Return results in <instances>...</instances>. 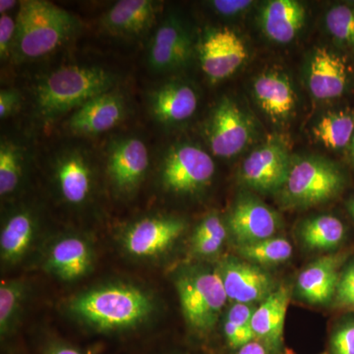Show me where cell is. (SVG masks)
Wrapping results in <instances>:
<instances>
[{
	"label": "cell",
	"mask_w": 354,
	"mask_h": 354,
	"mask_svg": "<svg viewBox=\"0 0 354 354\" xmlns=\"http://www.w3.org/2000/svg\"><path fill=\"white\" fill-rule=\"evenodd\" d=\"M115 81L113 73L101 67L68 65L55 70L35 87L37 116L44 122L57 120L109 92Z\"/></svg>",
	"instance_id": "obj_1"
},
{
	"label": "cell",
	"mask_w": 354,
	"mask_h": 354,
	"mask_svg": "<svg viewBox=\"0 0 354 354\" xmlns=\"http://www.w3.org/2000/svg\"><path fill=\"white\" fill-rule=\"evenodd\" d=\"M16 24L12 53L17 62L50 55L68 41L80 26L73 14L43 0L21 1Z\"/></svg>",
	"instance_id": "obj_2"
},
{
	"label": "cell",
	"mask_w": 354,
	"mask_h": 354,
	"mask_svg": "<svg viewBox=\"0 0 354 354\" xmlns=\"http://www.w3.org/2000/svg\"><path fill=\"white\" fill-rule=\"evenodd\" d=\"M70 311L83 322L101 330L134 327L153 311V302L132 286L111 285L88 290L74 298Z\"/></svg>",
	"instance_id": "obj_3"
},
{
	"label": "cell",
	"mask_w": 354,
	"mask_h": 354,
	"mask_svg": "<svg viewBox=\"0 0 354 354\" xmlns=\"http://www.w3.org/2000/svg\"><path fill=\"white\" fill-rule=\"evenodd\" d=\"M348 177L339 165L318 156L292 158L281 202L290 208H307L335 199L346 188Z\"/></svg>",
	"instance_id": "obj_4"
},
{
	"label": "cell",
	"mask_w": 354,
	"mask_h": 354,
	"mask_svg": "<svg viewBox=\"0 0 354 354\" xmlns=\"http://www.w3.org/2000/svg\"><path fill=\"white\" fill-rule=\"evenodd\" d=\"M176 286L188 325L199 333L213 330L227 300L218 269L188 268L179 272Z\"/></svg>",
	"instance_id": "obj_5"
},
{
	"label": "cell",
	"mask_w": 354,
	"mask_h": 354,
	"mask_svg": "<svg viewBox=\"0 0 354 354\" xmlns=\"http://www.w3.org/2000/svg\"><path fill=\"white\" fill-rule=\"evenodd\" d=\"M215 171V162L206 151L194 144L183 143L172 146L165 153L160 177L165 189L188 195L205 189Z\"/></svg>",
	"instance_id": "obj_6"
},
{
	"label": "cell",
	"mask_w": 354,
	"mask_h": 354,
	"mask_svg": "<svg viewBox=\"0 0 354 354\" xmlns=\"http://www.w3.org/2000/svg\"><path fill=\"white\" fill-rule=\"evenodd\" d=\"M255 125L248 113L232 97H221L209 114L205 135L216 157L232 158L245 150L255 137Z\"/></svg>",
	"instance_id": "obj_7"
},
{
	"label": "cell",
	"mask_w": 354,
	"mask_h": 354,
	"mask_svg": "<svg viewBox=\"0 0 354 354\" xmlns=\"http://www.w3.org/2000/svg\"><path fill=\"white\" fill-rule=\"evenodd\" d=\"M198 58L205 75L218 82L234 75L248 58L241 35L228 27H208L198 43Z\"/></svg>",
	"instance_id": "obj_8"
},
{
	"label": "cell",
	"mask_w": 354,
	"mask_h": 354,
	"mask_svg": "<svg viewBox=\"0 0 354 354\" xmlns=\"http://www.w3.org/2000/svg\"><path fill=\"white\" fill-rule=\"evenodd\" d=\"M305 82L318 101H332L348 94L353 85V71L342 53L319 46L305 65Z\"/></svg>",
	"instance_id": "obj_9"
},
{
	"label": "cell",
	"mask_w": 354,
	"mask_h": 354,
	"mask_svg": "<svg viewBox=\"0 0 354 354\" xmlns=\"http://www.w3.org/2000/svg\"><path fill=\"white\" fill-rule=\"evenodd\" d=\"M291 160L288 147L279 139H271L247 156L239 171L242 183L261 193H277L283 188Z\"/></svg>",
	"instance_id": "obj_10"
},
{
	"label": "cell",
	"mask_w": 354,
	"mask_h": 354,
	"mask_svg": "<svg viewBox=\"0 0 354 354\" xmlns=\"http://www.w3.org/2000/svg\"><path fill=\"white\" fill-rule=\"evenodd\" d=\"M227 299L234 304H254L263 302L276 290V281L259 265L244 259L230 257L218 268Z\"/></svg>",
	"instance_id": "obj_11"
},
{
	"label": "cell",
	"mask_w": 354,
	"mask_h": 354,
	"mask_svg": "<svg viewBox=\"0 0 354 354\" xmlns=\"http://www.w3.org/2000/svg\"><path fill=\"white\" fill-rule=\"evenodd\" d=\"M279 227V214L252 195H241L228 216L227 230L237 246L274 237Z\"/></svg>",
	"instance_id": "obj_12"
},
{
	"label": "cell",
	"mask_w": 354,
	"mask_h": 354,
	"mask_svg": "<svg viewBox=\"0 0 354 354\" xmlns=\"http://www.w3.org/2000/svg\"><path fill=\"white\" fill-rule=\"evenodd\" d=\"M192 37L179 18L169 16L158 28L149 46L148 62L157 72L176 71L189 64Z\"/></svg>",
	"instance_id": "obj_13"
},
{
	"label": "cell",
	"mask_w": 354,
	"mask_h": 354,
	"mask_svg": "<svg viewBox=\"0 0 354 354\" xmlns=\"http://www.w3.org/2000/svg\"><path fill=\"white\" fill-rule=\"evenodd\" d=\"M150 165L146 144L137 137H125L109 147L108 174L114 189L129 195L138 188Z\"/></svg>",
	"instance_id": "obj_14"
},
{
	"label": "cell",
	"mask_w": 354,
	"mask_h": 354,
	"mask_svg": "<svg viewBox=\"0 0 354 354\" xmlns=\"http://www.w3.org/2000/svg\"><path fill=\"white\" fill-rule=\"evenodd\" d=\"M184 221L174 216H150L133 223L124 236L128 253L146 258L165 252L183 234Z\"/></svg>",
	"instance_id": "obj_15"
},
{
	"label": "cell",
	"mask_w": 354,
	"mask_h": 354,
	"mask_svg": "<svg viewBox=\"0 0 354 354\" xmlns=\"http://www.w3.org/2000/svg\"><path fill=\"white\" fill-rule=\"evenodd\" d=\"M127 115L124 97L114 90L91 100L74 111L67 129L78 136H93L118 127Z\"/></svg>",
	"instance_id": "obj_16"
},
{
	"label": "cell",
	"mask_w": 354,
	"mask_h": 354,
	"mask_svg": "<svg viewBox=\"0 0 354 354\" xmlns=\"http://www.w3.org/2000/svg\"><path fill=\"white\" fill-rule=\"evenodd\" d=\"M252 94L263 113L274 122L290 120L297 109L292 80L283 70L271 68L260 73L253 80Z\"/></svg>",
	"instance_id": "obj_17"
},
{
	"label": "cell",
	"mask_w": 354,
	"mask_h": 354,
	"mask_svg": "<svg viewBox=\"0 0 354 354\" xmlns=\"http://www.w3.org/2000/svg\"><path fill=\"white\" fill-rule=\"evenodd\" d=\"M55 179L60 196L70 205L88 201L94 187V172L86 153L71 149L55 160Z\"/></svg>",
	"instance_id": "obj_18"
},
{
	"label": "cell",
	"mask_w": 354,
	"mask_h": 354,
	"mask_svg": "<svg viewBox=\"0 0 354 354\" xmlns=\"http://www.w3.org/2000/svg\"><path fill=\"white\" fill-rule=\"evenodd\" d=\"M290 297L288 286H279L254 311L251 321L254 337L264 344L269 353H279L283 348V328Z\"/></svg>",
	"instance_id": "obj_19"
},
{
	"label": "cell",
	"mask_w": 354,
	"mask_h": 354,
	"mask_svg": "<svg viewBox=\"0 0 354 354\" xmlns=\"http://www.w3.org/2000/svg\"><path fill=\"white\" fill-rule=\"evenodd\" d=\"M197 108L196 90L185 81L162 84L150 95L151 111L153 118L162 124L183 123L194 115Z\"/></svg>",
	"instance_id": "obj_20"
},
{
	"label": "cell",
	"mask_w": 354,
	"mask_h": 354,
	"mask_svg": "<svg viewBox=\"0 0 354 354\" xmlns=\"http://www.w3.org/2000/svg\"><path fill=\"white\" fill-rule=\"evenodd\" d=\"M306 9L295 0H271L260 9L259 26L272 43L288 44L297 39L306 21Z\"/></svg>",
	"instance_id": "obj_21"
},
{
	"label": "cell",
	"mask_w": 354,
	"mask_h": 354,
	"mask_svg": "<svg viewBox=\"0 0 354 354\" xmlns=\"http://www.w3.org/2000/svg\"><path fill=\"white\" fill-rule=\"evenodd\" d=\"M158 12L152 0H120L104 14L101 23L113 36L138 38L152 27Z\"/></svg>",
	"instance_id": "obj_22"
},
{
	"label": "cell",
	"mask_w": 354,
	"mask_h": 354,
	"mask_svg": "<svg viewBox=\"0 0 354 354\" xmlns=\"http://www.w3.org/2000/svg\"><path fill=\"white\" fill-rule=\"evenodd\" d=\"M344 255L324 256L307 266L297 278L300 297L311 304H326L335 298Z\"/></svg>",
	"instance_id": "obj_23"
},
{
	"label": "cell",
	"mask_w": 354,
	"mask_h": 354,
	"mask_svg": "<svg viewBox=\"0 0 354 354\" xmlns=\"http://www.w3.org/2000/svg\"><path fill=\"white\" fill-rule=\"evenodd\" d=\"M92 265V249L80 237L60 239L51 247L48 256V269L64 281H73L85 276Z\"/></svg>",
	"instance_id": "obj_24"
},
{
	"label": "cell",
	"mask_w": 354,
	"mask_h": 354,
	"mask_svg": "<svg viewBox=\"0 0 354 354\" xmlns=\"http://www.w3.org/2000/svg\"><path fill=\"white\" fill-rule=\"evenodd\" d=\"M36 227L34 216L27 209L15 212L7 218L0 235V253L4 262H18L27 253Z\"/></svg>",
	"instance_id": "obj_25"
},
{
	"label": "cell",
	"mask_w": 354,
	"mask_h": 354,
	"mask_svg": "<svg viewBox=\"0 0 354 354\" xmlns=\"http://www.w3.org/2000/svg\"><path fill=\"white\" fill-rule=\"evenodd\" d=\"M354 133V109L329 111L312 128L314 139L333 151L346 150Z\"/></svg>",
	"instance_id": "obj_26"
},
{
	"label": "cell",
	"mask_w": 354,
	"mask_h": 354,
	"mask_svg": "<svg viewBox=\"0 0 354 354\" xmlns=\"http://www.w3.org/2000/svg\"><path fill=\"white\" fill-rule=\"evenodd\" d=\"M299 235L304 245L311 250H332L346 239V227L337 216L320 215L305 221Z\"/></svg>",
	"instance_id": "obj_27"
},
{
	"label": "cell",
	"mask_w": 354,
	"mask_h": 354,
	"mask_svg": "<svg viewBox=\"0 0 354 354\" xmlns=\"http://www.w3.org/2000/svg\"><path fill=\"white\" fill-rule=\"evenodd\" d=\"M325 27L337 48L354 53V1L333 4L325 14Z\"/></svg>",
	"instance_id": "obj_28"
},
{
	"label": "cell",
	"mask_w": 354,
	"mask_h": 354,
	"mask_svg": "<svg viewBox=\"0 0 354 354\" xmlns=\"http://www.w3.org/2000/svg\"><path fill=\"white\" fill-rule=\"evenodd\" d=\"M242 259L259 266L277 265L286 262L292 255V246L283 237H271L252 244L237 246Z\"/></svg>",
	"instance_id": "obj_29"
},
{
	"label": "cell",
	"mask_w": 354,
	"mask_h": 354,
	"mask_svg": "<svg viewBox=\"0 0 354 354\" xmlns=\"http://www.w3.org/2000/svg\"><path fill=\"white\" fill-rule=\"evenodd\" d=\"M24 153L20 146L8 140L0 144V194H12L20 185L24 174Z\"/></svg>",
	"instance_id": "obj_30"
},
{
	"label": "cell",
	"mask_w": 354,
	"mask_h": 354,
	"mask_svg": "<svg viewBox=\"0 0 354 354\" xmlns=\"http://www.w3.org/2000/svg\"><path fill=\"white\" fill-rule=\"evenodd\" d=\"M255 309L252 304H234L228 309L223 322V333L232 348H241L255 339L251 327Z\"/></svg>",
	"instance_id": "obj_31"
},
{
	"label": "cell",
	"mask_w": 354,
	"mask_h": 354,
	"mask_svg": "<svg viewBox=\"0 0 354 354\" xmlns=\"http://www.w3.org/2000/svg\"><path fill=\"white\" fill-rule=\"evenodd\" d=\"M227 228L218 214L205 216L193 232L191 244L194 253L201 256L215 255L221 250Z\"/></svg>",
	"instance_id": "obj_32"
},
{
	"label": "cell",
	"mask_w": 354,
	"mask_h": 354,
	"mask_svg": "<svg viewBox=\"0 0 354 354\" xmlns=\"http://www.w3.org/2000/svg\"><path fill=\"white\" fill-rule=\"evenodd\" d=\"M25 295L24 283L2 281L0 286V333L6 335L12 329Z\"/></svg>",
	"instance_id": "obj_33"
},
{
	"label": "cell",
	"mask_w": 354,
	"mask_h": 354,
	"mask_svg": "<svg viewBox=\"0 0 354 354\" xmlns=\"http://www.w3.org/2000/svg\"><path fill=\"white\" fill-rule=\"evenodd\" d=\"M330 354H354V317L335 327L330 335Z\"/></svg>",
	"instance_id": "obj_34"
},
{
	"label": "cell",
	"mask_w": 354,
	"mask_h": 354,
	"mask_svg": "<svg viewBox=\"0 0 354 354\" xmlns=\"http://www.w3.org/2000/svg\"><path fill=\"white\" fill-rule=\"evenodd\" d=\"M335 301L337 306L354 308V258L339 272Z\"/></svg>",
	"instance_id": "obj_35"
},
{
	"label": "cell",
	"mask_w": 354,
	"mask_h": 354,
	"mask_svg": "<svg viewBox=\"0 0 354 354\" xmlns=\"http://www.w3.org/2000/svg\"><path fill=\"white\" fill-rule=\"evenodd\" d=\"M16 19L3 14L0 17V57L6 60L12 53L14 41L16 36Z\"/></svg>",
	"instance_id": "obj_36"
},
{
	"label": "cell",
	"mask_w": 354,
	"mask_h": 354,
	"mask_svg": "<svg viewBox=\"0 0 354 354\" xmlns=\"http://www.w3.org/2000/svg\"><path fill=\"white\" fill-rule=\"evenodd\" d=\"M209 6L223 17L234 18L247 12L255 4L251 0H214Z\"/></svg>",
	"instance_id": "obj_37"
},
{
	"label": "cell",
	"mask_w": 354,
	"mask_h": 354,
	"mask_svg": "<svg viewBox=\"0 0 354 354\" xmlns=\"http://www.w3.org/2000/svg\"><path fill=\"white\" fill-rule=\"evenodd\" d=\"M21 95L14 88H4L0 92V118L6 120L19 109Z\"/></svg>",
	"instance_id": "obj_38"
},
{
	"label": "cell",
	"mask_w": 354,
	"mask_h": 354,
	"mask_svg": "<svg viewBox=\"0 0 354 354\" xmlns=\"http://www.w3.org/2000/svg\"><path fill=\"white\" fill-rule=\"evenodd\" d=\"M269 351L266 348L264 344H261L260 342L254 341L248 342L245 346H241L239 348L236 354H268Z\"/></svg>",
	"instance_id": "obj_39"
},
{
	"label": "cell",
	"mask_w": 354,
	"mask_h": 354,
	"mask_svg": "<svg viewBox=\"0 0 354 354\" xmlns=\"http://www.w3.org/2000/svg\"><path fill=\"white\" fill-rule=\"evenodd\" d=\"M48 354H90L84 353L80 349L73 348V346H66V344H57L53 348L48 349Z\"/></svg>",
	"instance_id": "obj_40"
},
{
	"label": "cell",
	"mask_w": 354,
	"mask_h": 354,
	"mask_svg": "<svg viewBox=\"0 0 354 354\" xmlns=\"http://www.w3.org/2000/svg\"><path fill=\"white\" fill-rule=\"evenodd\" d=\"M17 4V1H12V0H1L0 1V14L3 15V14H6L8 11H10L11 9L14 8Z\"/></svg>",
	"instance_id": "obj_41"
},
{
	"label": "cell",
	"mask_w": 354,
	"mask_h": 354,
	"mask_svg": "<svg viewBox=\"0 0 354 354\" xmlns=\"http://www.w3.org/2000/svg\"><path fill=\"white\" fill-rule=\"evenodd\" d=\"M346 153H348L349 162H351V165L354 167V133L353 138L351 140V143H349L348 149H346Z\"/></svg>",
	"instance_id": "obj_42"
},
{
	"label": "cell",
	"mask_w": 354,
	"mask_h": 354,
	"mask_svg": "<svg viewBox=\"0 0 354 354\" xmlns=\"http://www.w3.org/2000/svg\"><path fill=\"white\" fill-rule=\"evenodd\" d=\"M346 209H348L349 215L354 218V195L349 198L348 202H346Z\"/></svg>",
	"instance_id": "obj_43"
}]
</instances>
